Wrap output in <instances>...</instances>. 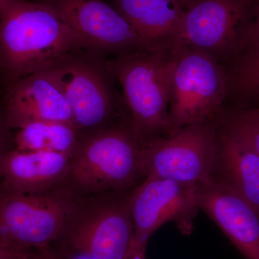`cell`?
<instances>
[{
    "label": "cell",
    "instance_id": "1",
    "mask_svg": "<svg viewBox=\"0 0 259 259\" xmlns=\"http://www.w3.org/2000/svg\"><path fill=\"white\" fill-rule=\"evenodd\" d=\"M80 49L88 50L82 39L44 2L0 0V74L5 86Z\"/></svg>",
    "mask_w": 259,
    "mask_h": 259
},
{
    "label": "cell",
    "instance_id": "2",
    "mask_svg": "<svg viewBox=\"0 0 259 259\" xmlns=\"http://www.w3.org/2000/svg\"><path fill=\"white\" fill-rule=\"evenodd\" d=\"M177 47L140 51L105 59L121 86L126 121L141 147L168 134V107Z\"/></svg>",
    "mask_w": 259,
    "mask_h": 259
},
{
    "label": "cell",
    "instance_id": "3",
    "mask_svg": "<svg viewBox=\"0 0 259 259\" xmlns=\"http://www.w3.org/2000/svg\"><path fill=\"white\" fill-rule=\"evenodd\" d=\"M141 177V146L121 124L80 137L66 185L78 194L127 192Z\"/></svg>",
    "mask_w": 259,
    "mask_h": 259
},
{
    "label": "cell",
    "instance_id": "4",
    "mask_svg": "<svg viewBox=\"0 0 259 259\" xmlns=\"http://www.w3.org/2000/svg\"><path fill=\"white\" fill-rule=\"evenodd\" d=\"M82 201L66 184L36 194L0 189V241L17 253L47 249L64 236Z\"/></svg>",
    "mask_w": 259,
    "mask_h": 259
},
{
    "label": "cell",
    "instance_id": "5",
    "mask_svg": "<svg viewBox=\"0 0 259 259\" xmlns=\"http://www.w3.org/2000/svg\"><path fill=\"white\" fill-rule=\"evenodd\" d=\"M175 45L177 60L171 79L167 136L215 117L229 88L228 76L214 58Z\"/></svg>",
    "mask_w": 259,
    "mask_h": 259
},
{
    "label": "cell",
    "instance_id": "6",
    "mask_svg": "<svg viewBox=\"0 0 259 259\" xmlns=\"http://www.w3.org/2000/svg\"><path fill=\"white\" fill-rule=\"evenodd\" d=\"M72 112L80 137L111 126L119 105L112 86L115 80L102 56L80 49L51 66Z\"/></svg>",
    "mask_w": 259,
    "mask_h": 259
},
{
    "label": "cell",
    "instance_id": "7",
    "mask_svg": "<svg viewBox=\"0 0 259 259\" xmlns=\"http://www.w3.org/2000/svg\"><path fill=\"white\" fill-rule=\"evenodd\" d=\"M216 116L141 147L144 177L196 185L212 178L218 154Z\"/></svg>",
    "mask_w": 259,
    "mask_h": 259
},
{
    "label": "cell",
    "instance_id": "8",
    "mask_svg": "<svg viewBox=\"0 0 259 259\" xmlns=\"http://www.w3.org/2000/svg\"><path fill=\"white\" fill-rule=\"evenodd\" d=\"M131 192H110V197L93 204L83 200L60 240L89 259L128 258L136 243Z\"/></svg>",
    "mask_w": 259,
    "mask_h": 259
},
{
    "label": "cell",
    "instance_id": "9",
    "mask_svg": "<svg viewBox=\"0 0 259 259\" xmlns=\"http://www.w3.org/2000/svg\"><path fill=\"white\" fill-rule=\"evenodd\" d=\"M86 44L104 57L156 51L140 37L120 12L103 0H42Z\"/></svg>",
    "mask_w": 259,
    "mask_h": 259
},
{
    "label": "cell",
    "instance_id": "10",
    "mask_svg": "<svg viewBox=\"0 0 259 259\" xmlns=\"http://www.w3.org/2000/svg\"><path fill=\"white\" fill-rule=\"evenodd\" d=\"M129 207L136 245H147L153 233L168 222L175 223L182 234L190 235L199 210L196 185L146 177L131 191Z\"/></svg>",
    "mask_w": 259,
    "mask_h": 259
},
{
    "label": "cell",
    "instance_id": "11",
    "mask_svg": "<svg viewBox=\"0 0 259 259\" xmlns=\"http://www.w3.org/2000/svg\"><path fill=\"white\" fill-rule=\"evenodd\" d=\"M241 0H194L185 10L175 44L218 60L241 41L244 8Z\"/></svg>",
    "mask_w": 259,
    "mask_h": 259
},
{
    "label": "cell",
    "instance_id": "12",
    "mask_svg": "<svg viewBox=\"0 0 259 259\" xmlns=\"http://www.w3.org/2000/svg\"><path fill=\"white\" fill-rule=\"evenodd\" d=\"M3 110L11 129L38 122L74 126L71 107L51 66L6 85Z\"/></svg>",
    "mask_w": 259,
    "mask_h": 259
},
{
    "label": "cell",
    "instance_id": "13",
    "mask_svg": "<svg viewBox=\"0 0 259 259\" xmlns=\"http://www.w3.org/2000/svg\"><path fill=\"white\" fill-rule=\"evenodd\" d=\"M197 204L246 259H259V209L241 194L209 179L196 185Z\"/></svg>",
    "mask_w": 259,
    "mask_h": 259
},
{
    "label": "cell",
    "instance_id": "14",
    "mask_svg": "<svg viewBox=\"0 0 259 259\" xmlns=\"http://www.w3.org/2000/svg\"><path fill=\"white\" fill-rule=\"evenodd\" d=\"M71 158L62 153L12 148L0 158V189L36 194L66 184Z\"/></svg>",
    "mask_w": 259,
    "mask_h": 259
},
{
    "label": "cell",
    "instance_id": "15",
    "mask_svg": "<svg viewBox=\"0 0 259 259\" xmlns=\"http://www.w3.org/2000/svg\"><path fill=\"white\" fill-rule=\"evenodd\" d=\"M218 154L212 179L259 209V156L231 130L218 120Z\"/></svg>",
    "mask_w": 259,
    "mask_h": 259
},
{
    "label": "cell",
    "instance_id": "16",
    "mask_svg": "<svg viewBox=\"0 0 259 259\" xmlns=\"http://www.w3.org/2000/svg\"><path fill=\"white\" fill-rule=\"evenodd\" d=\"M140 37L154 50L175 45L185 8L164 0H112Z\"/></svg>",
    "mask_w": 259,
    "mask_h": 259
},
{
    "label": "cell",
    "instance_id": "17",
    "mask_svg": "<svg viewBox=\"0 0 259 259\" xmlns=\"http://www.w3.org/2000/svg\"><path fill=\"white\" fill-rule=\"evenodd\" d=\"M80 141L74 125L60 122H32L18 129L13 137L15 149L62 153L72 157Z\"/></svg>",
    "mask_w": 259,
    "mask_h": 259
},
{
    "label": "cell",
    "instance_id": "18",
    "mask_svg": "<svg viewBox=\"0 0 259 259\" xmlns=\"http://www.w3.org/2000/svg\"><path fill=\"white\" fill-rule=\"evenodd\" d=\"M218 120L241 138L259 156V116L254 110L220 111Z\"/></svg>",
    "mask_w": 259,
    "mask_h": 259
},
{
    "label": "cell",
    "instance_id": "19",
    "mask_svg": "<svg viewBox=\"0 0 259 259\" xmlns=\"http://www.w3.org/2000/svg\"><path fill=\"white\" fill-rule=\"evenodd\" d=\"M234 84L237 91L245 95L259 91V47L248 49L237 69Z\"/></svg>",
    "mask_w": 259,
    "mask_h": 259
},
{
    "label": "cell",
    "instance_id": "20",
    "mask_svg": "<svg viewBox=\"0 0 259 259\" xmlns=\"http://www.w3.org/2000/svg\"><path fill=\"white\" fill-rule=\"evenodd\" d=\"M10 130L11 128L7 122L4 110H0V158L7 151L12 149V145H14Z\"/></svg>",
    "mask_w": 259,
    "mask_h": 259
},
{
    "label": "cell",
    "instance_id": "21",
    "mask_svg": "<svg viewBox=\"0 0 259 259\" xmlns=\"http://www.w3.org/2000/svg\"><path fill=\"white\" fill-rule=\"evenodd\" d=\"M245 41L249 49L259 47V11L256 20L247 32Z\"/></svg>",
    "mask_w": 259,
    "mask_h": 259
},
{
    "label": "cell",
    "instance_id": "22",
    "mask_svg": "<svg viewBox=\"0 0 259 259\" xmlns=\"http://www.w3.org/2000/svg\"><path fill=\"white\" fill-rule=\"evenodd\" d=\"M47 249L38 250L39 254L32 253V250L20 252V253L12 255L8 259H51L49 253H48Z\"/></svg>",
    "mask_w": 259,
    "mask_h": 259
},
{
    "label": "cell",
    "instance_id": "23",
    "mask_svg": "<svg viewBox=\"0 0 259 259\" xmlns=\"http://www.w3.org/2000/svg\"><path fill=\"white\" fill-rule=\"evenodd\" d=\"M147 245H135L132 253L127 259H146Z\"/></svg>",
    "mask_w": 259,
    "mask_h": 259
},
{
    "label": "cell",
    "instance_id": "24",
    "mask_svg": "<svg viewBox=\"0 0 259 259\" xmlns=\"http://www.w3.org/2000/svg\"><path fill=\"white\" fill-rule=\"evenodd\" d=\"M19 253H20V252H19ZM15 253H18L10 250L6 245H5L0 241V259H8L10 257H11L12 255L15 254Z\"/></svg>",
    "mask_w": 259,
    "mask_h": 259
},
{
    "label": "cell",
    "instance_id": "25",
    "mask_svg": "<svg viewBox=\"0 0 259 259\" xmlns=\"http://www.w3.org/2000/svg\"><path fill=\"white\" fill-rule=\"evenodd\" d=\"M164 1L180 5L181 6L183 7L184 8H185L186 10V8H187L194 0H164Z\"/></svg>",
    "mask_w": 259,
    "mask_h": 259
},
{
    "label": "cell",
    "instance_id": "26",
    "mask_svg": "<svg viewBox=\"0 0 259 259\" xmlns=\"http://www.w3.org/2000/svg\"><path fill=\"white\" fill-rule=\"evenodd\" d=\"M48 253H49V257H50L51 259H62L60 256L54 253V252L51 250V248H48L47 249Z\"/></svg>",
    "mask_w": 259,
    "mask_h": 259
},
{
    "label": "cell",
    "instance_id": "27",
    "mask_svg": "<svg viewBox=\"0 0 259 259\" xmlns=\"http://www.w3.org/2000/svg\"><path fill=\"white\" fill-rule=\"evenodd\" d=\"M254 112L259 116V109H257V110H254Z\"/></svg>",
    "mask_w": 259,
    "mask_h": 259
},
{
    "label": "cell",
    "instance_id": "28",
    "mask_svg": "<svg viewBox=\"0 0 259 259\" xmlns=\"http://www.w3.org/2000/svg\"><path fill=\"white\" fill-rule=\"evenodd\" d=\"M241 1L243 2V3H245V2L248 1V0H241Z\"/></svg>",
    "mask_w": 259,
    "mask_h": 259
},
{
    "label": "cell",
    "instance_id": "29",
    "mask_svg": "<svg viewBox=\"0 0 259 259\" xmlns=\"http://www.w3.org/2000/svg\"><path fill=\"white\" fill-rule=\"evenodd\" d=\"M0 78H2L1 74H0ZM3 79V78H2Z\"/></svg>",
    "mask_w": 259,
    "mask_h": 259
}]
</instances>
